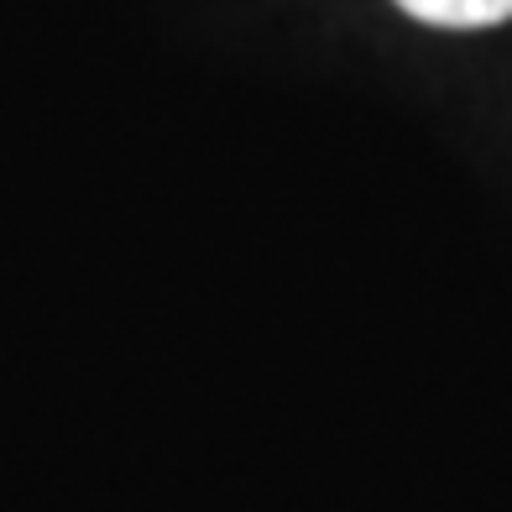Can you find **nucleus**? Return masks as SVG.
I'll return each instance as SVG.
<instances>
[{
  "label": "nucleus",
  "instance_id": "1",
  "mask_svg": "<svg viewBox=\"0 0 512 512\" xmlns=\"http://www.w3.org/2000/svg\"><path fill=\"white\" fill-rule=\"evenodd\" d=\"M403 16L445 32H476V27H502L512 21V0H392Z\"/></svg>",
  "mask_w": 512,
  "mask_h": 512
}]
</instances>
